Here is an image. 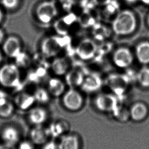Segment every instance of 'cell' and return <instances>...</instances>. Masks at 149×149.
I'll return each mask as SVG.
<instances>
[{"label":"cell","instance_id":"obj_1","mask_svg":"<svg viewBox=\"0 0 149 149\" xmlns=\"http://www.w3.org/2000/svg\"><path fill=\"white\" fill-rule=\"evenodd\" d=\"M137 21L134 13L128 10L118 13L112 23L114 33L118 35H127L132 33L136 27Z\"/></svg>","mask_w":149,"mask_h":149},{"label":"cell","instance_id":"obj_2","mask_svg":"<svg viewBox=\"0 0 149 149\" xmlns=\"http://www.w3.org/2000/svg\"><path fill=\"white\" fill-rule=\"evenodd\" d=\"M0 84L8 88H19L21 85L20 74L15 65L5 64L0 68Z\"/></svg>","mask_w":149,"mask_h":149},{"label":"cell","instance_id":"obj_3","mask_svg":"<svg viewBox=\"0 0 149 149\" xmlns=\"http://www.w3.org/2000/svg\"><path fill=\"white\" fill-rule=\"evenodd\" d=\"M62 103L64 107L68 111H77L82 107L84 99L79 91L75 88H70L62 95Z\"/></svg>","mask_w":149,"mask_h":149},{"label":"cell","instance_id":"obj_4","mask_svg":"<svg viewBox=\"0 0 149 149\" xmlns=\"http://www.w3.org/2000/svg\"><path fill=\"white\" fill-rule=\"evenodd\" d=\"M57 13V8L53 3L47 1L39 5L36 10L37 18L43 23H48L52 21Z\"/></svg>","mask_w":149,"mask_h":149},{"label":"cell","instance_id":"obj_5","mask_svg":"<svg viewBox=\"0 0 149 149\" xmlns=\"http://www.w3.org/2000/svg\"><path fill=\"white\" fill-rule=\"evenodd\" d=\"M97 49L95 42L89 38H86L82 40L77 46L76 53L82 60H90L95 56Z\"/></svg>","mask_w":149,"mask_h":149},{"label":"cell","instance_id":"obj_6","mask_svg":"<svg viewBox=\"0 0 149 149\" xmlns=\"http://www.w3.org/2000/svg\"><path fill=\"white\" fill-rule=\"evenodd\" d=\"M48 111L42 106H33L28 110V119L33 126L44 125L48 120Z\"/></svg>","mask_w":149,"mask_h":149},{"label":"cell","instance_id":"obj_7","mask_svg":"<svg viewBox=\"0 0 149 149\" xmlns=\"http://www.w3.org/2000/svg\"><path fill=\"white\" fill-rule=\"evenodd\" d=\"M113 60L114 64L118 68H127L132 63L133 56L132 52L128 49L120 48L114 52Z\"/></svg>","mask_w":149,"mask_h":149},{"label":"cell","instance_id":"obj_8","mask_svg":"<svg viewBox=\"0 0 149 149\" xmlns=\"http://www.w3.org/2000/svg\"><path fill=\"white\" fill-rule=\"evenodd\" d=\"M47 127L50 139H60L61 137L68 133L70 125L66 120H58L52 122Z\"/></svg>","mask_w":149,"mask_h":149},{"label":"cell","instance_id":"obj_9","mask_svg":"<svg viewBox=\"0 0 149 149\" xmlns=\"http://www.w3.org/2000/svg\"><path fill=\"white\" fill-rule=\"evenodd\" d=\"M21 133L16 127L8 125L5 127L1 132V138L3 143L15 146L21 140Z\"/></svg>","mask_w":149,"mask_h":149},{"label":"cell","instance_id":"obj_10","mask_svg":"<svg viewBox=\"0 0 149 149\" xmlns=\"http://www.w3.org/2000/svg\"><path fill=\"white\" fill-rule=\"evenodd\" d=\"M30 140L35 145H42L50 139L47 127L44 125L33 126L29 134Z\"/></svg>","mask_w":149,"mask_h":149},{"label":"cell","instance_id":"obj_11","mask_svg":"<svg viewBox=\"0 0 149 149\" xmlns=\"http://www.w3.org/2000/svg\"><path fill=\"white\" fill-rule=\"evenodd\" d=\"M61 48L60 40L56 37H48L42 42V52L48 57L55 56L60 52Z\"/></svg>","mask_w":149,"mask_h":149},{"label":"cell","instance_id":"obj_12","mask_svg":"<svg viewBox=\"0 0 149 149\" xmlns=\"http://www.w3.org/2000/svg\"><path fill=\"white\" fill-rule=\"evenodd\" d=\"M59 149H80L81 141L79 136L68 133L59 139Z\"/></svg>","mask_w":149,"mask_h":149},{"label":"cell","instance_id":"obj_13","mask_svg":"<svg viewBox=\"0 0 149 149\" xmlns=\"http://www.w3.org/2000/svg\"><path fill=\"white\" fill-rule=\"evenodd\" d=\"M13 102L16 107L23 111L29 110L36 103L33 94L26 92L19 93L15 97Z\"/></svg>","mask_w":149,"mask_h":149},{"label":"cell","instance_id":"obj_14","mask_svg":"<svg viewBox=\"0 0 149 149\" xmlns=\"http://www.w3.org/2000/svg\"><path fill=\"white\" fill-rule=\"evenodd\" d=\"M3 51L7 56L15 58L19 56L21 51V42L18 38L10 36L7 38L3 44Z\"/></svg>","mask_w":149,"mask_h":149},{"label":"cell","instance_id":"obj_15","mask_svg":"<svg viewBox=\"0 0 149 149\" xmlns=\"http://www.w3.org/2000/svg\"><path fill=\"white\" fill-rule=\"evenodd\" d=\"M149 109L146 104L137 102L131 106L129 110V116L135 122H141L147 118Z\"/></svg>","mask_w":149,"mask_h":149},{"label":"cell","instance_id":"obj_16","mask_svg":"<svg viewBox=\"0 0 149 149\" xmlns=\"http://www.w3.org/2000/svg\"><path fill=\"white\" fill-rule=\"evenodd\" d=\"M102 84L101 78L97 73H91L84 77L82 86L83 89L87 92L97 91L101 87Z\"/></svg>","mask_w":149,"mask_h":149},{"label":"cell","instance_id":"obj_17","mask_svg":"<svg viewBox=\"0 0 149 149\" xmlns=\"http://www.w3.org/2000/svg\"><path fill=\"white\" fill-rule=\"evenodd\" d=\"M47 89L51 96L59 97H62L65 93V85L60 79L52 78L48 82Z\"/></svg>","mask_w":149,"mask_h":149},{"label":"cell","instance_id":"obj_18","mask_svg":"<svg viewBox=\"0 0 149 149\" xmlns=\"http://www.w3.org/2000/svg\"><path fill=\"white\" fill-rule=\"evenodd\" d=\"M84 79L83 73L78 70H72L66 74V83L70 88H76L81 86Z\"/></svg>","mask_w":149,"mask_h":149},{"label":"cell","instance_id":"obj_19","mask_svg":"<svg viewBox=\"0 0 149 149\" xmlns=\"http://www.w3.org/2000/svg\"><path fill=\"white\" fill-rule=\"evenodd\" d=\"M136 55L140 63L149 64V42H141L137 46Z\"/></svg>","mask_w":149,"mask_h":149},{"label":"cell","instance_id":"obj_20","mask_svg":"<svg viewBox=\"0 0 149 149\" xmlns=\"http://www.w3.org/2000/svg\"><path fill=\"white\" fill-rule=\"evenodd\" d=\"M110 86L115 90H122L128 82V78L123 74H111L108 77Z\"/></svg>","mask_w":149,"mask_h":149},{"label":"cell","instance_id":"obj_21","mask_svg":"<svg viewBox=\"0 0 149 149\" xmlns=\"http://www.w3.org/2000/svg\"><path fill=\"white\" fill-rule=\"evenodd\" d=\"M115 100L111 95H102L97 97L95 100V105L102 111L113 109L115 106Z\"/></svg>","mask_w":149,"mask_h":149},{"label":"cell","instance_id":"obj_22","mask_svg":"<svg viewBox=\"0 0 149 149\" xmlns=\"http://www.w3.org/2000/svg\"><path fill=\"white\" fill-rule=\"evenodd\" d=\"M52 68L55 74L58 76L63 75L68 70V62L64 58H57L52 63Z\"/></svg>","mask_w":149,"mask_h":149},{"label":"cell","instance_id":"obj_23","mask_svg":"<svg viewBox=\"0 0 149 149\" xmlns=\"http://www.w3.org/2000/svg\"><path fill=\"white\" fill-rule=\"evenodd\" d=\"M33 95L36 103L40 105H45L48 103L51 97L48 89L43 88H38L36 89Z\"/></svg>","mask_w":149,"mask_h":149},{"label":"cell","instance_id":"obj_24","mask_svg":"<svg viewBox=\"0 0 149 149\" xmlns=\"http://www.w3.org/2000/svg\"><path fill=\"white\" fill-rule=\"evenodd\" d=\"M15 107L16 106L13 101L8 100L0 106V118H10L14 113Z\"/></svg>","mask_w":149,"mask_h":149},{"label":"cell","instance_id":"obj_25","mask_svg":"<svg viewBox=\"0 0 149 149\" xmlns=\"http://www.w3.org/2000/svg\"><path fill=\"white\" fill-rule=\"evenodd\" d=\"M137 80L139 85L143 88L149 87V68L143 66L137 74Z\"/></svg>","mask_w":149,"mask_h":149},{"label":"cell","instance_id":"obj_26","mask_svg":"<svg viewBox=\"0 0 149 149\" xmlns=\"http://www.w3.org/2000/svg\"><path fill=\"white\" fill-rule=\"evenodd\" d=\"M42 149H59L58 142L54 139H49L42 145Z\"/></svg>","mask_w":149,"mask_h":149},{"label":"cell","instance_id":"obj_27","mask_svg":"<svg viewBox=\"0 0 149 149\" xmlns=\"http://www.w3.org/2000/svg\"><path fill=\"white\" fill-rule=\"evenodd\" d=\"M17 149H35V145L30 139L20 141Z\"/></svg>","mask_w":149,"mask_h":149},{"label":"cell","instance_id":"obj_28","mask_svg":"<svg viewBox=\"0 0 149 149\" xmlns=\"http://www.w3.org/2000/svg\"><path fill=\"white\" fill-rule=\"evenodd\" d=\"M19 0H2V3L6 8L11 9L17 7Z\"/></svg>","mask_w":149,"mask_h":149},{"label":"cell","instance_id":"obj_29","mask_svg":"<svg viewBox=\"0 0 149 149\" xmlns=\"http://www.w3.org/2000/svg\"><path fill=\"white\" fill-rule=\"evenodd\" d=\"M8 100H9L8 95L6 92L3 89H0V106L7 101Z\"/></svg>","mask_w":149,"mask_h":149},{"label":"cell","instance_id":"obj_30","mask_svg":"<svg viewBox=\"0 0 149 149\" xmlns=\"http://www.w3.org/2000/svg\"><path fill=\"white\" fill-rule=\"evenodd\" d=\"M0 149H17L15 146L8 145L5 143H0Z\"/></svg>","mask_w":149,"mask_h":149},{"label":"cell","instance_id":"obj_31","mask_svg":"<svg viewBox=\"0 0 149 149\" xmlns=\"http://www.w3.org/2000/svg\"><path fill=\"white\" fill-rule=\"evenodd\" d=\"M4 37V33L2 30L0 29V44H1L3 41Z\"/></svg>","mask_w":149,"mask_h":149},{"label":"cell","instance_id":"obj_32","mask_svg":"<svg viewBox=\"0 0 149 149\" xmlns=\"http://www.w3.org/2000/svg\"><path fill=\"white\" fill-rule=\"evenodd\" d=\"M141 2L145 4L149 5V0H141Z\"/></svg>","mask_w":149,"mask_h":149},{"label":"cell","instance_id":"obj_33","mask_svg":"<svg viewBox=\"0 0 149 149\" xmlns=\"http://www.w3.org/2000/svg\"><path fill=\"white\" fill-rule=\"evenodd\" d=\"M3 17V15L2 12L0 9V23L2 21Z\"/></svg>","mask_w":149,"mask_h":149},{"label":"cell","instance_id":"obj_34","mask_svg":"<svg viewBox=\"0 0 149 149\" xmlns=\"http://www.w3.org/2000/svg\"><path fill=\"white\" fill-rule=\"evenodd\" d=\"M126 1L129 3H133L135 2L136 0H126Z\"/></svg>","mask_w":149,"mask_h":149},{"label":"cell","instance_id":"obj_35","mask_svg":"<svg viewBox=\"0 0 149 149\" xmlns=\"http://www.w3.org/2000/svg\"><path fill=\"white\" fill-rule=\"evenodd\" d=\"M2 55L1 53L0 52V63H1V62H2Z\"/></svg>","mask_w":149,"mask_h":149},{"label":"cell","instance_id":"obj_36","mask_svg":"<svg viewBox=\"0 0 149 149\" xmlns=\"http://www.w3.org/2000/svg\"><path fill=\"white\" fill-rule=\"evenodd\" d=\"M147 22H148V25L149 26V15L148 17V20H147Z\"/></svg>","mask_w":149,"mask_h":149}]
</instances>
